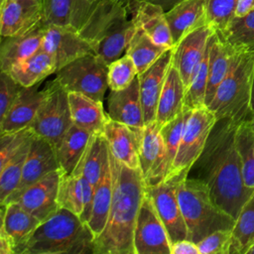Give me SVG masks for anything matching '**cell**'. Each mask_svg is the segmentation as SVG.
Masks as SVG:
<instances>
[{"label":"cell","instance_id":"cell-1","mask_svg":"<svg viewBox=\"0 0 254 254\" xmlns=\"http://www.w3.org/2000/svg\"><path fill=\"white\" fill-rule=\"evenodd\" d=\"M238 124L228 118L218 119L202 153L190 171L192 178L208 187L214 202L235 219L253 191L245 186L243 179L236 145Z\"/></svg>","mask_w":254,"mask_h":254},{"label":"cell","instance_id":"cell-2","mask_svg":"<svg viewBox=\"0 0 254 254\" xmlns=\"http://www.w3.org/2000/svg\"><path fill=\"white\" fill-rule=\"evenodd\" d=\"M108 153L112 199L105 227L93 240L94 254H135L134 229L145 195V181L140 169L122 164L109 149Z\"/></svg>","mask_w":254,"mask_h":254},{"label":"cell","instance_id":"cell-3","mask_svg":"<svg viewBox=\"0 0 254 254\" xmlns=\"http://www.w3.org/2000/svg\"><path fill=\"white\" fill-rule=\"evenodd\" d=\"M93 240L86 223L60 207L41 222L18 254H94Z\"/></svg>","mask_w":254,"mask_h":254},{"label":"cell","instance_id":"cell-4","mask_svg":"<svg viewBox=\"0 0 254 254\" xmlns=\"http://www.w3.org/2000/svg\"><path fill=\"white\" fill-rule=\"evenodd\" d=\"M233 49L230 67L207 107L217 120L228 118L240 123L251 119L254 51Z\"/></svg>","mask_w":254,"mask_h":254},{"label":"cell","instance_id":"cell-5","mask_svg":"<svg viewBox=\"0 0 254 254\" xmlns=\"http://www.w3.org/2000/svg\"><path fill=\"white\" fill-rule=\"evenodd\" d=\"M177 195L188 228V239L197 243L218 229H233L235 218L212 199L208 187L187 177L177 182Z\"/></svg>","mask_w":254,"mask_h":254},{"label":"cell","instance_id":"cell-6","mask_svg":"<svg viewBox=\"0 0 254 254\" xmlns=\"http://www.w3.org/2000/svg\"><path fill=\"white\" fill-rule=\"evenodd\" d=\"M216 121L215 114L207 106L191 110L187 120L174 164L164 181L179 182L189 176L193 164L202 153Z\"/></svg>","mask_w":254,"mask_h":254},{"label":"cell","instance_id":"cell-7","mask_svg":"<svg viewBox=\"0 0 254 254\" xmlns=\"http://www.w3.org/2000/svg\"><path fill=\"white\" fill-rule=\"evenodd\" d=\"M108 64L96 54L84 55L56 72V79L67 92H79L102 101L108 87Z\"/></svg>","mask_w":254,"mask_h":254},{"label":"cell","instance_id":"cell-8","mask_svg":"<svg viewBox=\"0 0 254 254\" xmlns=\"http://www.w3.org/2000/svg\"><path fill=\"white\" fill-rule=\"evenodd\" d=\"M44 89L45 98L29 127L35 134L47 139L56 149L64 135L73 124L68 92L56 78L49 81Z\"/></svg>","mask_w":254,"mask_h":254},{"label":"cell","instance_id":"cell-9","mask_svg":"<svg viewBox=\"0 0 254 254\" xmlns=\"http://www.w3.org/2000/svg\"><path fill=\"white\" fill-rule=\"evenodd\" d=\"M134 250L135 254H171L169 234L146 191L136 218Z\"/></svg>","mask_w":254,"mask_h":254},{"label":"cell","instance_id":"cell-10","mask_svg":"<svg viewBox=\"0 0 254 254\" xmlns=\"http://www.w3.org/2000/svg\"><path fill=\"white\" fill-rule=\"evenodd\" d=\"M62 175L61 169L56 170L23 190L10 194L1 204L17 201L43 222L60 208L58 192Z\"/></svg>","mask_w":254,"mask_h":254},{"label":"cell","instance_id":"cell-11","mask_svg":"<svg viewBox=\"0 0 254 254\" xmlns=\"http://www.w3.org/2000/svg\"><path fill=\"white\" fill-rule=\"evenodd\" d=\"M0 253L18 254L41 221L17 201L1 204Z\"/></svg>","mask_w":254,"mask_h":254},{"label":"cell","instance_id":"cell-12","mask_svg":"<svg viewBox=\"0 0 254 254\" xmlns=\"http://www.w3.org/2000/svg\"><path fill=\"white\" fill-rule=\"evenodd\" d=\"M145 191L152 199L172 243L188 239V228L177 195V182L169 180L146 186Z\"/></svg>","mask_w":254,"mask_h":254},{"label":"cell","instance_id":"cell-13","mask_svg":"<svg viewBox=\"0 0 254 254\" xmlns=\"http://www.w3.org/2000/svg\"><path fill=\"white\" fill-rule=\"evenodd\" d=\"M41 50L54 58L58 70L84 55L94 53L91 44L77 31L60 26H47Z\"/></svg>","mask_w":254,"mask_h":254},{"label":"cell","instance_id":"cell-14","mask_svg":"<svg viewBox=\"0 0 254 254\" xmlns=\"http://www.w3.org/2000/svg\"><path fill=\"white\" fill-rule=\"evenodd\" d=\"M160 129L155 121L137 130L140 170L146 186L159 184L166 177L165 150Z\"/></svg>","mask_w":254,"mask_h":254},{"label":"cell","instance_id":"cell-15","mask_svg":"<svg viewBox=\"0 0 254 254\" xmlns=\"http://www.w3.org/2000/svg\"><path fill=\"white\" fill-rule=\"evenodd\" d=\"M214 32V29L207 23L203 24L188 33L173 47L172 63L178 68L186 89Z\"/></svg>","mask_w":254,"mask_h":254},{"label":"cell","instance_id":"cell-16","mask_svg":"<svg viewBox=\"0 0 254 254\" xmlns=\"http://www.w3.org/2000/svg\"><path fill=\"white\" fill-rule=\"evenodd\" d=\"M128 12L137 28L142 29L156 44L171 49L174 42L166 18V11L148 0H130Z\"/></svg>","mask_w":254,"mask_h":254},{"label":"cell","instance_id":"cell-17","mask_svg":"<svg viewBox=\"0 0 254 254\" xmlns=\"http://www.w3.org/2000/svg\"><path fill=\"white\" fill-rule=\"evenodd\" d=\"M173 48L167 50L148 69L138 74L145 125L156 121L157 107L172 64Z\"/></svg>","mask_w":254,"mask_h":254},{"label":"cell","instance_id":"cell-18","mask_svg":"<svg viewBox=\"0 0 254 254\" xmlns=\"http://www.w3.org/2000/svg\"><path fill=\"white\" fill-rule=\"evenodd\" d=\"M43 20V4L34 0H5L0 4L1 37L24 34Z\"/></svg>","mask_w":254,"mask_h":254},{"label":"cell","instance_id":"cell-19","mask_svg":"<svg viewBox=\"0 0 254 254\" xmlns=\"http://www.w3.org/2000/svg\"><path fill=\"white\" fill-rule=\"evenodd\" d=\"M93 192V186L81 174H63L58 192L59 206L76 214L87 224L92 210Z\"/></svg>","mask_w":254,"mask_h":254},{"label":"cell","instance_id":"cell-20","mask_svg":"<svg viewBox=\"0 0 254 254\" xmlns=\"http://www.w3.org/2000/svg\"><path fill=\"white\" fill-rule=\"evenodd\" d=\"M95 3L96 0H44L43 22L47 26L71 28L79 32Z\"/></svg>","mask_w":254,"mask_h":254},{"label":"cell","instance_id":"cell-21","mask_svg":"<svg viewBox=\"0 0 254 254\" xmlns=\"http://www.w3.org/2000/svg\"><path fill=\"white\" fill-rule=\"evenodd\" d=\"M59 169L60 165L54 146L47 139L35 134L24 164L20 184L12 193L23 190Z\"/></svg>","mask_w":254,"mask_h":254},{"label":"cell","instance_id":"cell-22","mask_svg":"<svg viewBox=\"0 0 254 254\" xmlns=\"http://www.w3.org/2000/svg\"><path fill=\"white\" fill-rule=\"evenodd\" d=\"M107 114L111 119L126 124L136 131L144 128L145 121L138 75L126 88L110 90L107 98Z\"/></svg>","mask_w":254,"mask_h":254},{"label":"cell","instance_id":"cell-23","mask_svg":"<svg viewBox=\"0 0 254 254\" xmlns=\"http://www.w3.org/2000/svg\"><path fill=\"white\" fill-rule=\"evenodd\" d=\"M47 25L43 20L32 30L17 36L1 37L0 68L8 71L14 64L30 58L41 50Z\"/></svg>","mask_w":254,"mask_h":254},{"label":"cell","instance_id":"cell-24","mask_svg":"<svg viewBox=\"0 0 254 254\" xmlns=\"http://www.w3.org/2000/svg\"><path fill=\"white\" fill-rule=\"evenodd\" d=\"M102 133L108 149L119 162L131 169H140L139 138L136 130L108 116Z\"/></svg>","mask_w":254,"mask_h":254},{"label":"cell","instance_id":"cell-25","mask_svg":"<svg viewBox=\"0 0 254 254\" xmlns=\"http://www.w3.org/2000/svg\"><path fill=\"white\" fill-rule=\"evenodd\" d=\"M45 89L38 84L23 87L14 104L0 119V134L18 131L30 126L45 98Z\"/></svg>","mask_w":254,"mask_h":254},{"label":"cell","instance_id":"cell-26","mask_svg":"<svg viewBox=\"0 0 254 254\" xmlns=\"http://www.w3.org/2000/svg\"><path fill=\"white\" fill-rule=\"evenodd\" d=\"M206 0H183L166 11L174 46L188 33L206 24Z\"/></svg>","mask_w":254,"mask_h":254},{"label":"cell","instance_id":"cell-27","mask_svg":"<svg viewBox=\"0 0 254 254\" xmlns=\"http://www.w3.org/2000/svg\"><path fill=\"white\" fill-rule=\"evenodd\" d=\"M186 86L182 76L172 63L160 95L157 107L156 123L162 127L184 111Z\"/></svg>","mask_w":254,"mask_h":254},{"label":"cell","instance_id":"cell-28","mask_svg":"<svg viewBox=\"0 0 254 254\" xmlns=\"http://www.w3.org/2000/svg\"><path fill=\"white\" fill-rule=\"evenodd\" d=\"M68 101L74 125L90 134L103 132L108 114L104 112L102 101L79 92H68Z\"/></svg>","mask_w":254,"mask_h":254},{"label":"cell","instance_id":"cell-29","mask_svg":"<svg viewBox=\"0 0 254 254\" xmlns=\"http://www.w3.org/2000/svg\"><path fill=\"white\" fill-rule=\"evenodd\" d=\"M108 164V146L103 133L92 134L83 156L71 174H81L95 188Z\"/></svg>","mask_w":254,"mask_h":254},{"label":"cell","instance_id":"cell-30","mask_svg":"<svg viewBox=\"0 0 254 254\" xmlns=\"http://www.w3.org/2000/svg\"><path fill=\"white\" fill-rule=\"evenodd\" d=\"M58 70L54 58L47 52L39 50L25 61L14 64L7 72L24 87L38 84L47 76Z\"/></svg>","mask_w":254,"mask_h":254},{"label":"cell","instance_id":"cell-31","mask_svg":"<svg viewBox=\"0 0 254 254\" xmlns=\"http://www.w3.org/2000/svg\"><path fill=\"white\" fill-rule=\"evenodd\" d=\"M234 49L228 45L216 32L211 37L208 81L205 93V106L212 101L215 92L225 77L233 57Z\"/></svg>","mask_w":254,"mask_h":254},{"label":"cell","instance_id":"cell-32","mask_svg":"<svg viewBox=\"0 0 254 254\" xmlns=\"http://www.w3.org/2000/svg\"><path fill=\"white\" fill-rule=\"evenodd\" d=\"M92 134L72 124L56 148L60 169L63 174L70 175L83 156Z\"/></svg>","mask_w":254,"mask_h":254},{"label":"cell","instance_id":"cell-33","mask_svg":"<svg viewBox=\"0 0 254 254\" xmlns=\"http://www.w3.org/2000/svg\"><path fill=\"white\" fill-rule=\"evenodd\" d=\"M112 175L109 163L93 192L92 210L87 225L94 238L98 237L105 227L112 199Z\"/></svg>","mask_w":254,"mask_h":254},{"label":"cell","instance_id":"cell-34","mask_svg":"<svg viewBox=\"0 0 254 254\" xmlns=\"http://www.w3.org/2000/svg\"><path fill=\"white\" fill-rule=\"evenodd\" d=\"M167 50L169 49L156 44L142 29L136 27L125 54L132 59L139 74L148 69Z\"/></svg>","mask_w":254,"mask_h":254},{"label":"cell","instance_id":"cell-35","mask_svg":"<svg viewBox=\"0 0 254 254\" xmlns=\"http://www.w3.org/2000/svg\"><path fill=\"white\" fill-rule=\"evenodd\" d=\"M254 243V190L242 205L232 229L230 254H246Z\"/></svg>","mask_w":254,"mask_h":254},{"label":"cell","instance_id":"cell-36","mask_svg":"<svg viewBox=\"0 0 254 254\" xmlns=\"http://www.w3.org/2000/svg\"><path fill=\"white\" fill-rule=\"evenodd\" d=\"M217 34L235 49L254 51V9L244 15L234 16L226 28Z\"/></svg>","mask_w":254,"mask_h":254},{"label":"cell","instance_id":"cell-37","mask_svg":"<svg viewBox=\"0 0 254 254\" xmlns=\"http://www.w3.org/2000/svg\"><path fill=\"white\" fill-rule=\"evenodd\" d=\"M214 34V33H213ZM212 37V36H211ZM211 37L208 41L204 55L198 64L190 82L186 89L185 107L184 109L192 110L205 106V93L208 81L210 51H211Z\"/></svg>","mask_w":254,"mask_h":254},{"label":"cell","instance_id":"cell-38","mask_svg":"<svg viewBox=\"0 0 254 254\" xmlns=\"http://www.w3.org/2000/svg\"><path fill=\"white\" fill-rule=\"evenodd\" d=\"M236 145L241 160L245 186L254 190V128L251 119L238 124Z\"/></svg>","mask_w":254,"mask_h":254},{"label":"cell","instance_id":"cell-39","mask_svg":"<svg viewBox=\"0 0 254 254\" xmlns=\"http://www.w3.org/2000/svg\"><path fill=\"white\" fill-rule=\"evenodd\" d=\"M35 136V135H34ZM34 136L26 141L22 147L10 158L7 164L0 169V202L3 203L5 199L18 188L24 164L30 149V145Z\"/></svg>","mask_w":254,"mask_h":254},{"label":"cell","instance_id":"cell-40","mask_svg":"<svg viewBox=\"0 0 254 254\" xmlns=\"http://www.w3.org/2000/svg\"><path fill=\"white\" fill-rule=\"evenodd\" d=\"M190 113L191 110L184 109V111L180 115H178L175 119L168 122L167 124L163 125L160 129L165 150V179L167 178L174 164L186 127V123Z\"/></svg>","mask_w":254,"mask_h":254},{"label":"cell","instance_id":"cell-41","mask_svg":"<svg viewBox=\"0 0 254 254\" xmlns=\"http://www.w3.org/2000/svg\"><path fill=\"white\" fill-rule=\"evenodd\" d=\"M138 69L132 59L124 54L108 64L107 80L110 90H121L129 86L137 77Z\"/></svg>","mask_w":254,"mask_h":254},{"label":"cell","instance_id":"cell-42","mask_svg":"<svg viewBox=\"0 0 254 254\" xmlns=\"http://www.w3.org/2000/svg\"><path fill=\"white\" fill-rule=\"evenodd\" d=\"M239 0H206L205 19L215 32L221 33L235 16Z\"/></svg>","mask_w":254,"mask_h":254},{"label":"cell","instance_id":"cell-43","mask_svg":"<svg viewBox=\"0 0 254 254\" xmlns=\"http://www.w3.org/2000/svg\"><path fill=\"white\" fill-rule=\"evenodd\" d=\"M0 169L3 168L10 158L22 147V145L31 139L35 133L30 128H24L18 131L0 134Z\"/></svg>","mask_w":254,"mask_h":254},{"label":"cell","instance_id":"cell-44","mask_svg":"<svg viewBox=\"0 0 254 254\" xmlns=\"http://www.w3.org/2000/svg\"><path fill=\"white\" fill-rule=\"evenodd\" d=\"M232 229H218L196 243L199 254H230Z\"/></svg>","mask_w":254,"mask_h":254},{"label":"cell","instance_id":"cell-45","mask_svg":"<svg viewBox=\"0 0 254 254\" xmlns=\"http://www.w3.org/2000/svg\"><path fill=\"white\" fill-rule=\"evenodd\" d=\"M23 87L9 72H0V119L14 104Z\"/></svg>","mask_w":254,"mask_h":254},{"label":"cell","instance_id":"cell-46","mask_svg":"<svg viewBox=\"0 0 254 254\" xmlns=\"http://www.w3.org/2000/svg\"><path fill=\"white\" fill-rule=\"evenodd\" d=\"M171 254H199V251L196 243L190 239H182L172 243Z\"/></svg>","mask_w":254,"mask_h":254},{"label":"cell","instance_id":"cell-47","mask_svg":"<svg viewBox=\"0 0 254 254\" xmlns=\"http://www.w3.org/2000/svg\"><path fill=\"white\" fill-rule=\"evenodd\" d=\"M254 9V0H239L235 16H241Z\"/></svg>","mask_w":254,"mask_h":254},{"label":"cell","instance_id":"cell-48","mask_svg":"<svg viewBox=\"0 0 254 254\" xmlns=\"http://www.w3.org/2000/svg\"><path fill=\"white\" fill-rule=\"evenodd\" d=\"M150 2H153L159 6H161L165 11L170 10L172 7H174L176 4L183 0H148Z\"/></svg>","mask_w":254,"mask_h":254},{"label":"cell","instance_id":"cell-49","mask_svg":"<svg viewBox=\"0 0 254 254\" xmlns=\"http://www.w3.org/2000/svg\"><path fill=\"white\" fill-rule=\"evenodd\" d=\"M251 121L254 128V83L252 88V96H251Z\"/></svg>","mask_w":254,"mask_h":254},{"label":"cell","instance_id":"cell-50","mask_svg":"<svg viewBox=\"0 0 254 254\" xmlns=\"http://www.w3.org/2000/svg\"><path fill=\"white\" fill-rule=\"evenodd\" d=\"M246 254H254V243L247 249Z\"/></svg>","mask_w":254,"mask_h":254},{"label":"cell","instance_id":"cell-51","mask_svg":"<svg viewBox=\"0 0 254 254\" xmlns=\"http://www.w3.org/2000/svg\"><path fill=\"white\" fill-rule=\"evenodd\" d=\"M115 1H118V2H121V3L125 4V5H127V4H128V2H129L130 0H115Z\"/></svg>","mask_w":254,"mask_h":254},{"label":"cell","instance_id":"cell-52","mask_svg":"<svg viewBox=\"0 0 254 254\" xmlns=\"http://www.w3.org/2000/svg\"><path fill=\"white\" fill-rule=\"evenodd\" d=\"M34 1H37V2H40V3H42V4H43V2H44V0H34Z\"/></svg>","mask_w":254,"mask_h":254},{"label":"cell","instance_id":"cell-53","mask_svg":"<svg viewBox=\"0 0 254 254\" xmlns=\"http://www.w3.org/2000/svg\"><path fill=\"white\" fill-rule=\"evenodd\" d=\"M4 1H5V0H0V4H2Z\"/></svg>","mask_w":254,"mask_h":254}]
</instances>
